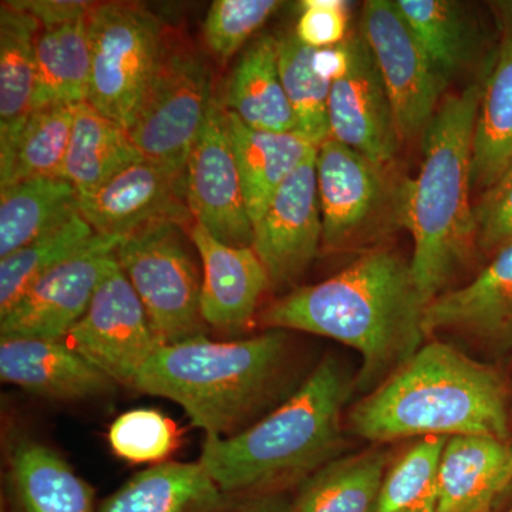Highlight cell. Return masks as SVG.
<instances>
[{"label":"cell","instance_id":"cell-1","mask_svg":"<svg viewBox=\"0 0 512 512\" xmlns=\"http://www.w3.org/2000/svg\"><path fill=\"white\" fill-rule=\"evenodd\" d=\"M426 308L410 261L376 247L360 252L325 281L276 299L261 313V323L268 329L333 339L356 350L362 365L355 390L365 396L427 342Z\"/></svg>","mask_w":512,"mask_h":512},{"label":"cell","instance_id":"cell-2","mask_svg":"<svg viewBox=\"0 0 512 512\" xmlns=\"http://www.w3.org/2000/svg\"><path fill=\"white\" fill-rule=\"evenodd\" d=\"M309 373L291 332L268 329L252 338L202 336L163 346L134 389L177 403L205 437L227 439L274 412Z\"/></svg>","mask_w":512,"mask_h":512},{"label":"cell","instance_id":"cell-3","mask_svg":"<svg viewBox=\"0 0 512 512\" xmlns=\"http://www.w3.org/2000/svg\"><path fill=\"white\" fill-rule=\"evenodd\" d=\"M346 430L372 444L426 436L512 443L510 377L503 366L427 339L406 365L350 407Z\"/></svg>","mask_w":512,"mask_h":512},{"label":"cell","instance_id":"cell-4","mask_svg":"<svg viewBox=\"0 0 512 512\" xmlns=\"http://www.w3.org/2000/svg\"><path fill=\"white\" fill-rule=\"evenodd\" d=\"M355 376L335 355L323 357L302 386L254 426L205 437L198 463L224 490L293 494L320 468L348 454L346 404Z\"/></svg>","mask_w":512,"mask_h":512},{"label":"cell","instance_id":"cell-5","mask_svg":"<svg viewBox=\"0 0 512 512\" xmlns=\"http://www.w3.org/2000/svg\"><path fill=\"white\" fill-rule=\"evenodd\" d=\"M484 84L441 101L423 134V163L403 184L402 225L413 238L414 281L427 305L450 289L451 281L477 249L471 202L473 140Z\"/></svg>","mask_w":512,"mask_h":512},{"label":"cell","instance_id":"cell-6","mask_svg":"<svg viewBox=\"0 0 512 512\" xmlns=\"http://www.w3.org/2000/svg\"><path fill=\"white\" fill-rule=\"evenodd\" d=\"M90 70L87 103L130 130L146 96L165 28L140 3H96L89 16Z\"/></svg>","mask_w":512,"mask_h":512},{"label":"cell","instance_id":"cell-7","mask_svg":"<svg viewBox=\"0 0 512 512\" xmlns=\"http://www.w3.org/2000/svg\"><path fill=\"white\" fill-rule=\"evenodd\" d=\"M117 261L138 298L161 345L202 338V279L181 225L157 222L121 238Z\"/></svg>","mask_w":512,"mask_h":512},{"label":"cell","instance_id":"cell-8","mask_svg":"<svg viewBox=\"0 0 512 512\" xmlns=\"http://www.w3.org/2000/svg\"><path fill=\"white\" fill-rule=\"evenodd\" d=\"M389 170L332 138L318 147L322 248L365 252L402 222L403 185L394 187Z\"/></svg>","mask_w":512,"mask_h":512},{"label":"cell","instance_id":"cell-9","mask_svg":"<svg viewBox=\"0 0 512 512\" xmlns=\"http://www.w3.org/2000/svg\"><path fill=\"white\" fill-rule=\"evenodd\" d=\"M211 74L187 37L165 30L160 60L128 134L147 160L187 167L207 117Z\"/></svg>","mask_w":512,"mask_h":512},{"label":"cell","instance_id":"cell-10","mask_svg":"<svg viewBox=\"0 0 512 512\" xmlns=\"http://www.w3.org/2000/svg\"><path fill=\"white\" fill-rule=\"evenodd\" d=\"M427 339L451 343L478 360H512V242L498 249L473 281L427 305Z\"/></svg>","mask_w":512,"mask_h":512},{"label":"cell","instance_id":"cell-11","mask_svg":"<svg viewBox=\"0 0 512 512\" xmlns=\"http://www.w3.org/2000/svg\"><path fill=\"white\" fill-rule=\"evenodd\" d=\"M360 33L382 76L402 141L423 136L448 79L413 35L396 2L367 0Z\"/></svg>","mask_w":512,"mask_h":512},{"label":"cell","instance_id":"cell-12","mask_svg":"<svg viewBox=\"0 0 512 512\" xmlns=\"http://www.w3.org/2000/svg\"><path fill=\"white\" fill-rule=\"evenodd\" d=\"M64 340L114 383L133 389L148 360L163 348L120 265L101 282Z\"/></svg>","mask_w":512,"mask_h":512},{"label":"cell","instance_id":"cell-13","mask_svg":"<svg viewBox=\"0 0 512 512\" xmlns=\"http://www.w3.org/2000/svg\"><path fill=\"white\" fill-rule=\"evenodd\" d=\"M120 237L97 235L93 241L40 278L3 318L2 338L63 340L83 318L94 293L119 266Z\"/></svg>","mask_w":512,"mask_h":512},{"label":"cell","instance_id":"cell-14","mask_svg":"<svg viewBox=\"0 0 512 512\" xmlns=\"http://www.w3.org/2000/svg\"><path fill=\"white\" fill-rule=\"evenodd\" d=\"M187 200L195 224L229 247H252L254 224L242 191L225 109L212 97L188 157Z\"/></svg>","mask_w":512,"mask_h":512},{"label":"cell","instance_id":"cell-15","mask_svg":"<svg viewBox=\"0 0 512 512\" xmlns=\"http://www.w3.org/2000/svg\"><path fill=\"white\" fill-rule=\"evenodd\" d=\"M79 211L104 237L123 238L157 222L187 224L194 220L187 200V167L143 158L80 198Z\"/></svg>","mask_w":512,"mask_h":512},{"label":"cell","instance_id":"cell-16","mask_svg":"<svg viewBox=\"0 0 512 512\" xmlns=\"http://www.w3.org/2000/svg\"><path fill=\"white\" fill-rule=\"evenodd\" d=\"M348 70L330 87L329 138L383 168H390L402 137L382 76L362 33L346 39Z\"/></svg>","mask_w":512,"mask_h":512},{"label":"cell","instance_id":"cell-17","mask_svg":"<svg viewBox=\"0 0 512 512\" xmlns=\"http://www.w3.org/2000/svg\"><path fill=\"white\" fill-rule=\"evenodd\" d=\"M322 235L315 154L286 178L254 225L252 248L271 288L291 286L308 271L322 247Z\"/></svg>","mask_w":512,"mask_h":512},{"label":"cell","instance_id":"cell-18","mask_svg":"<svg viewBox=\"0 0 512 512\" xmlns=\"http://www.w3.org/2000/svg\"><path fill=\"white\" fill-rule=\"evenodd\" d=\"M292 495L231 493L200 463H161L131 477L97 512H288Z\"/></svg>","mask_w":512,"mask_h":512},{"label":"cell","instance_id":"cell-19","mask_svg":"<svg viewBox=\"0 0 512 512\" xmlns=\"http://www.w3.org/2000/svg\"><path fill=\"white\" fill-rule=\"evenodd\" d=\"M190 237L202 262V319L227 335H242L271 288L264 264L254 248L222 244L195 222Z\"/></svg>","mask_w":512,"mask_h":512},{"label":"cell","instance_id":"cell-20","mask_svg":"<svg viewBox=\"0 0 512 512\" xmlns=\"http://www.w3.org/2000/svg\"><path fill=\"white\" fill-rule=\"evenodd\" d=\"M0 379L56 402L111 396L117 384L76 352L66 340L0 339Z\"/></svg>","mask_w":512,"mask_h":512},{"label":"cell","instance_id":"cell-21","mask_svg":"<svg viewBox=\"0 0 512 512\" xmlns=\"http://www.w3.org/2000/svg\"><path fill=\"white\" fill-rule=\"evenodd\" d=\"M2 512H97L96 491L52 447L15 433L6 446Z\"/></svg>","mask_w":512,"mask_h":512},{"label":"cell","instance_id":"cell-22","mask_svg":"<svg viewBox=\"0 0 512 512\" xmlns=\"http://www.w3.org/2000/svg\"><path fill=\"white\" fill-rule=\"evenodd\" d=\"M500 42L484 83L473 140V183L488 190L512 164V2L495 3Z\"/></svg>","mask_w":512,"mask_h":512},{"label":"cell","instance_id":"cell-23","mask_svg":"<svg viewBox=\"0 0 512 512\" xmlns=\"http://www.w3.org/2000/svg\"><path fill=\"white\" fill-rule=\"evenodd\" d=\"M225 123L238 164L245 204L255 225L286 178L315 156L318 147L298 133L255 130L227 109Z\"/></svg>","mask_w":512,"mask_h":512},{"label":"cell","instance_id":"cell-24","mask_svg":"<svg viewBox=\"0 0 512 512\" xmlns=\"http://www.w3.org/2000/svg\"><path fill=\"white\" fill-rule=\"evenodd\" d=\"M512 443L485 436L447 437L440 461L439 512H498Z\"/></svg>","mask_w":512,"mask_h":512},{"label":"cell","instance_id":"cell-25","mask_svg":"<svg viewBox=\"0 0 512 512\" xmlns=\"http://www.w3.org/2000/svg\"><path fill=\"white\" fill-rule=\"evenodd\" d=\"M224 107L255 130L296 133L278 62V39L258 37L242 53L229 76Z\"/></svg>","mask_w":512,"mask_h":512},{"label":"cell","instance_id":"cell-26","mask_svg":"<svg viewBox=\"0 0 512 512\" xmlns=\"http://www.w3.org/2000/svg\"><path fill=\"white\" fill-rule=\"evenodd\" d=\"M393 444H372L330 461L292 495L288 512H373Z\"/></svg>","mask_w":512,"mask_h":512},{"label":"cell","instance_id":"cell-27","mask_svg":"<svg viewBox=\"0 0 512 512\" xmlns=\"http://www.w3.org/2000/svg\"><path fill=\"white\" fill-rule=\"evenodd\" d=\"M42 25L15 2L0 8V156L8 153L32 114L37 37Z\"/></svg>","mask_w":512,"mask_h":512},{"label":"cell","instance_id":"cell-28","mask_svg":"<svg viewBox=\"0 0 512 512\" xmlns=\"http://www.w3.org/2000/svg\"><path fill=\"white\" fill-rule=\"evenodd\" d=\"M126 128L83 101L74 111L63 178L89 197L128 165L143 160Z\"/></svg>","mask_w":512,"mask_h":512},{"label":"cell","instance_id":"cell-29","mask_svg":"<svg viewBox=\"0 0 512 512\" xmlns=\"http://www.w3.org/2000/svg\"><path fill=\"white\" fill-rule=\"evenodd\" d=\"M90 70L89 18L42 28L36 45L32 111L87 101Z\"/></svg>","mask_w":512,"mask_h":512},{"label":"cell","instance_id":"cell-30","mask_svg":"<svg viewBox=\"0 0 512 512\" xmlns=\"http://www.w3.org/2000/svg\"><path fill=\"white\" fill-rule=\"evenodd\" d=\"M80 195L64 178H35L0 191V259L59 227L79 211Z\"/></svg>","mask_w":512,"mask_h":512},{"label":"cell","instance_id":"cell-31","mask_svg":"<svg viewBox=\"0 0 512 512\" xmlns=\"http://www.w3.org/2000/svg\"><path fill=\"white\" fill-rule=\"evenodd\" d=\"M447 437L407 440L396 448L373 512H439L440 461Z\"/></svg>","mask_w":512,"mask_h":512},{"label":"cell","instance_id":"cell-32","mask_svg":"<svg viewBox=\"0 0 512 512\" xmlns=\"http://www.w3.org/2000/svg\"><path fill=\"white\" fill-rule=\"evenodd\" d=\"M76 106L32 111L8 153L0 156V187L35 180L63 178Z\"/></svg>","mask_w":512,"mask_h":512},{"label":"cell","instance_id":"cell-33","mask_svg":"<svg viewBox=\"0 0 512 512\" xmlns=\"http://www.w3.org/2000/svg\"><path fill=\"white\" fill-rule=\"evenodd\" d=\"M96 237L80 212L59 227L0 259V318L53 268L86 248Z\"/></svg>","mask_w":512,"mask_h":512},{"label":"cell","instance_id":"cell-34","mask_svg":"<svg viewBox=\"0 0 512 512\" xmlns=\"http://www.w3.org/2000/svg\"><path fill=\"white\" fill-rule=\"evenodd\" d=\"M421 47L450 80L477 50V30L463 6L450 0H396Z\"/></svg>","mask_w":512,"mask_h":512},{"label":"cell","instance_id":"cell-35","mask_svg":"<svg viewBox=\"0 0 512 512\" xmlns=\"http://www.w3.org/2000/svg\"><path fill=\"white\" fill-rule=\"evenodd\" d=\"M315 50L302 43L295 33L278 39L279 72L295 113L296 133L319 147L329 140L328 103L332 83L316 72Z\"/></svg>","mask_w":512,"mask_h":512},{"label":"cell","instance_id":"cell-36","mask_svg":"<svg viewBox=\"0 0 512 512\" xmlns=\"http://www.w3.org/2000/svg\"><path fill=\"white\" fill-rule=\"evenodd\" d=\"M281 5L278 0H215L202 29L211 55L227 63Z\"/></svg>","mask_w":512,"mask_h":512},{"label":"cell","instance_id":"cell-37","mask_svg":"<svg viewBox=\"0 0 512 512\" xmlns=\"http://www.w3.org/2000/svg\"><path fill=\"white\" fill-rule=\"evenodd\" d=\"M111 450L130 463H160L177 446L173 421L154 409H134L113 421L109 430Z\"/></svg>","mask_w":512,"mask_h":512},{"label":"cell","instance_id":"cell-38","mask_svg":"<svg viewBox=\"0 0 512 512\" xmlns=\"http://www.w3.org/2000/svg\"><path fill=\"white\" fill-rule=\"evenodd\" d=\"M477 249L493 256L512 242V164L474 205Z\"/></svg>","mask_w":512,"mask_h":512},{"label":"cell","instance_id":"cell-39","mask_svg":"<svg viewBox=\"0 0 512 512\" xmlns=\"http://www.w3.org/2000/svg\"><path fill=\"white\" fill-rule=\"evenodd\" d=\"M349 5L342 0H305L295 35L305 45L323 49L345 42Z\"/></svg>","mask_w":512,"mask_h":512},{"label":"cell","instance_id":"cell-40","mask_svg":"<svg viewBox=\"0 0 512 512\" xmlns=\"http://www.w3.org/2000/svg\"><path fill=\"white\" fill-rule=\"evenodd\" d=\"M16 6L26 10L39 20L42 28H55L76 20L89 18L96 3L77 0H13Z\"/></svg>","mask_w":512,"mask_h":512},{"label":"cell","instance_id":"cell-41","mask_svg":"<svg viewBox=\"0 0 512 512\" xmlns=\"http://www.w3.org/2000/svg\"><path fill=\"white\" fill-rule=\"evenodd\" d=\"M350 52L348 43H340L338 46L316 49L313 56V66L320 76L325 77L330 83L340 79L348 70Z\"/></svg>","mask_w":512,"mask_h":512},{"label":"cell","instance_id":"cell-42","mask_svg":"<svg viewBox=\"0 0 512 512\" xmlns=\"http://www.w3.org/2000/svg\"><path fill=\"white\" fill-rule=\"evenodd\" d=\"M512 505V456L505 470L503 485H501L500 501H498V512L507 511Z\"/></svg>","mask_w":512,"mask_h":512},{"label":"cell","instance_id":"cell-43","mask_svg":"<svg viewBox=\"0 0 512 512\" xmlns=\"http://www.w3.org/2000/svg\"><path fill=\"white\" fill-rule=\"evenodd\" d=\"M504 512H512V505H511V507H510V508H508V510H507V511H504Z\"/></svg>","mask_w":512,"mask_h":512}]
</instances>
